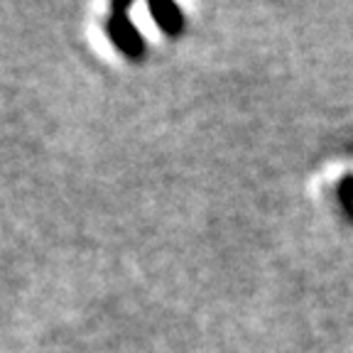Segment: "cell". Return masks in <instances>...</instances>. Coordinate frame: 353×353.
<instances>
[{
  "label": "cell",
  "instance_id": "1",
  "mask_svg": "<svg viewBox=\"0 0 353 353\" xmlns=\"http://www.w3.org/2000/svg\"><path fill=\"white\" fill-rule=\"evenodd\" d=\"M105 32L108 39L113 42L116 50H121L130 59H140L145 52V39L135 25H132L130 15H128V6H113L110 17L105 22Z\"/></svg>",
  "mask_w": 353,
  "mask_h": 353
},
{
  "label": "cell",
  "instance_id": "2",
  "mask_svg": "<svg viewBox=\"0 0 353 353\" xmlns=\"http://www.w3.org/2000/svg\"><path fill=\"white\" fill-rule=\"evenodd\" d=\"M148 12L162 32L174 34L182 30V12L174 3H152V6H148Z\"/></svg>",
  "mask_w": 353,
  "mask_h": 353
}]
</instances>
